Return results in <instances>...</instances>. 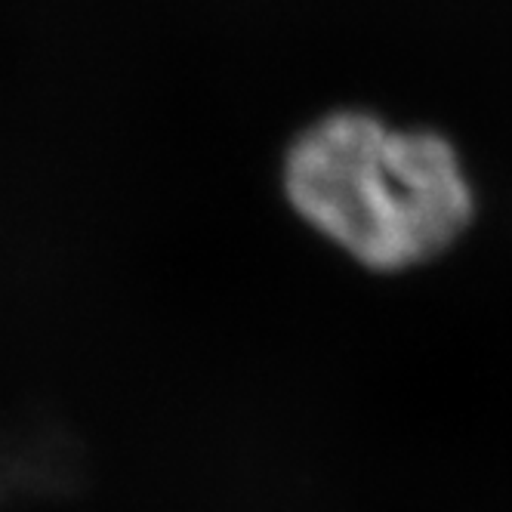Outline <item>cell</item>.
<instances>
[{
  "mask_svg": "<svg viewBox=\"0 0 512 512\" xmlns=\"http://www.w3.org/2000/svg\"><path fill=\"white\" fill-rule=\"evenodd\" d=\"M284 192L309 226L383 272L432 260L472 219L454 145L368 112H334L303 130L284 161Z\"/></svg>",
  "mask_w": 512,
  "mask_h": 512,
  "instance_id": "6da1fadb",
  "label": "cell"
}]
</instances>
